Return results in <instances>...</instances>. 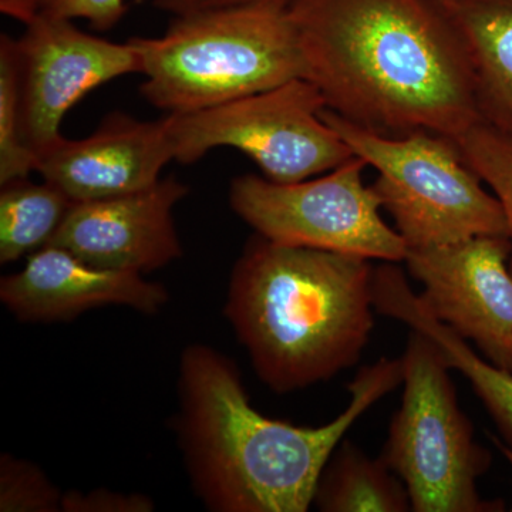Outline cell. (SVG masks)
Returning a JSON list of instances; mask_svg holds the SVG:
<instances>
[{"instance_id": "1", "label": "cell", "mask_w": 512, "mask_h": 512, "mask_svg": "<svg viewBox=\"0 0 512 512\" xmlns=\"http://www.w3.org/2000/svg\"><path fill=\"white\" fill-rule=\"evenodd\" d=\"M305 79L326 109L386 137L456 141L480 123L456 22L436 0H291Z\"/></svg>"}, {"instance_id": "2", "label": "cell", "mask_w": 512, "mask_h": 512, "mask_svg": "<svg viewBox=\"0 0 512 512\" xmlns=\"http://www.w3.org/2000/svg\"><path fill=\"white\" fill-rule=\"evenodd\" d=\"M403 383V360L359 370L350 402L328 424L301 427L254 409L234 360L187 346L178 367V446L192 490L212 512H306L350 427Z\"/></svg>"}, {"instance_id": "3", "label": "cell", "mask_w": 512, "mask_h": 512, "mask_svg": "<svg viewBox=\"0 0 512 512\" xmlns=\"http://www.w3.org/2000/svg\"><path fill=\"white\" fill-rule=\"evenodd\" d=\"M373 271L360 256L248 242L224 313L266 387L293 393L359 362L375 325Z\"/></svg>"}, {"instance_id": "4", "label": "cell", "mask_w": 512, "mask_h": 512, "mask_svg": "<svg viewBox=\"0 0 512 512\" xmlns=\"http://www.w3.org/2000/svg\"><path fill=\"white\" fill-rule=\"evenodd\" d=\"M140 92L167 114L195 113L305 77L288 9L232 8L175 16L163 36L128 39Z\"/></svg>"}, {"instance_id": "5", "label": "cell", "mask_w": 512, "mask_h": 512, "mask_svg": "<svg viewBox=\"0 0 512 512\" xmlns=\"http://www.w3.org/2000/svg\"><path fill=\"white\" fill-rule=\"evenodd\" d=\"M322 117L377 171L372 187L409 249L508 237L500 201L484 190L451 138L429 131L386 137L328 109Z\"/></svg>"}, {"instance_id": "6", "label": "cell", "mask_w": 512, "mask_h": 512, "mask_svg": "<svg viewBox=\"0 0 512 512\" xmlns=\"http://www.w3.org/2000/svg\"><path fill=\"white\" fill-rule=\"evenodd\" d=\"M410 330L402 356V406L380 456L406 485L412 511H504L503 501L484 500L478 491L491 454L477 443L458 404L451 367L433 340Z\"/></svg>"}, {"instance_id": "7", "label": "cell", "mask_w": 512, "mask_h": 512, "mask_svg": "<svg viewBox=\"0 0 512 512\" xmlns=\"http://www.w3.org/2000/svg\"><path fill=\"white\" fill-rule=\"evenodd\" d=\"M325 109L318 87L298 77L212 109L167 114L174 160L190 165L229 147L251 158L274 183L318 177L355 157L323 120Z\"/></svg>"}, {"instance_id": "8", "label": "cell", "mask_w": 512, "mask_h": 512, "mask_svg": "<svg viewBox=\"0 0 512 512\" xmlns=\"http://www.w3.org/2000/svg\"><path fill=\"white\" fill-rule=\"evenodd\" d=\"M366 167L355 156L329 173L291 184L241 175L229 188V204L256 234L276 244L399 264L409 247L380 215L382 201L363 180Z\"/></svg>"}, {"instance_id": "9", "label": "cell", "mask_w": 512, "mask_h": 512, "mask_svg": "<svg viewBox=\"0 0 512 512\" xmlns=\"http://www.w3.org/2000/svg\"><path fill=\"white\" fill-rule=\"evenodd\" d=\"M23 140L39 158L62 138L70 110L97 87L143 64L130 40L114 43L90 35L73 20L37 13L15 39Z\"/></svg>"}, {"instance_id": "10", "label": "cell", "mask_w": 512, "mask_h": 512, "mask_svg": "<svg viewBox=\"0 0 512 512\" xmlns=\"http://www.w3.org/2000/svg\"><path fill=\"white\" fill-rule=\"evenodd\" d=\"M508 237H476L409 249L407 269L423 286L421 303L488 362L512 372V272Z\"/></svg>"}, {"instance_id": "11", "label": "cell", "mask_w": 512, "mask_h": 512, "mask_svg": "<svg viewBox=\"0 0 512 512\" xmlns=\"http://www.w3.org/2000/svg\"><path fill=\"white\" fill-rule=\"evenodd\" d=\"M188 192L187 185L168 177L146 190L73 202L49 245L97 268L150 274L184 254L173 211Z\"/></svg>"}, {"instance_id": "12", "label": "cell", "mask_w": 512, "mask_h": 512, "mask_svg": "<svg viewBox=\"0 0 512 512\" xmlns=\"http://www.w3.org/2000/svg\"><path fill=\"white\" fill-rule=\"evenodd\" d=\"M173 160L167 116L141 121L116 111L90 136L60 138L39 158L36 171L70 200L93 201L153 187Z\"/></svg>"}, {"instance_id": "13", "label": "cell", "mask_w": 512, "mask_h": 512, "mask_svg": "<svg viewBox=\"0 0 512 512\" xmlns=\"http://www.w3.org/2000/svg\"><path fill=\"white\" fill-rule=\"evenodd\" d=\"M0 301L22 322L49 323L101 306L157 315L170 302V293L137 272L97 268L67 249L47 245L29 255L19 272L3 276Z\"/></svg>"}, {"instance_id": "14", "label": "cell", "mask_w": 512, "mask_h": 512, "mask_svg": "<svg viewBox=\"0 0 512 512\" xmlns=\"http://www.w3.org/2000/svg\"><path fill=\"white\" fill-rule=\"evenodd\" d=\"M473 70L480 119L512 137V0H448Z\"/></svg>"}, {"instance_id": "15", "label": "cell", "mask_w": 512, "mask_h": 512, "mask_svg": "<svg viewBox=\"0 0 512 512\" xmlns=\"http://www.w3.org/2000/svg\"><path fill=\"white\" fill-rule=\"evenodd\" d=\"M313 505L323 512L412 511L409 493L382 456L342 440L323 468Z\"/></svg>"}, {"instance_id": "16", "label": "cell", "mask_w": 512, "mask_h": 512, "mask_svg": "<svg viewBox=\"0 0 512 512\" xmlns=\"http://www.w3.org/2000/svg\"><path fill=\"white\" fill-rule=\"evenodd\" d=\"M73 200L56 185L28 178L2 185L0 262H16L47 247L72 208Z\"/></svg>"}, {"instance_id": "17", "label": "cell", "mask_w": 512, "mask_h": 512, "mask_svg": "<svg viewBox=\"0 0 512 512\" xmlns=\"http://www.w3.org/2000/svg\"><path fill=\"white\" fill-rule=\"evenodd\" d=\"M406 323L433 340L448 366L467 377L512 447V372L481 359L466 339L434 318L424 306L413 305L406 313Z\"/></svg>"}, {"instance_id": "18", "label": "cell", "mask_w": 512, "mask_h": 512, "mask_svg": "<svg viewBox=\"0 0 512 512\" xmlns=\"http://www.w3.org/2000/svg\"><path fill=\"white\" fill-rule=\"evenodd\" d=\"M37 157L26 146L15 39L0 37V185L28 178L36 171Z\"/></svg>"}, {"instance_id": "19", "label": "cell", "mask_w": 512, "mask_h": 512, "mask_svg": "<svg viewBox=\"0 0 512 512\" xmlns=\"http://www.w3.org/2000/svg\"><path fill=\"white\" fill-rule=\"evenodd\" d=\"M454 143L468 167L493 190L503 207L511 242L512 272V137L480 121Z\"/></svg>"}, {"instance_id": "20", "label": "cell", "mask_w": 512, "mask_h": 512, "mask_svg": "<svg viewBox=\"0 0 512 512\" xmlns=\"http://www.w3.org/2000/svg\"><path fill=\"white\" fill-rule=\"evenodd\" d=\"M63 493L33 464L2 454L0 457V511H62Z\"/></svg>"}, {"instance_id": "21", "label": "cell", "mask_w": 512, "mask_h": 512, "mask_svg": "<svg viewBox=\"0 0 512 512\" xmlns=\"http://www.w3.org/2000/svg\"><path fill=\"white\" fill-rule=\"evenodd\" d=\"M39 13L52 18L87 20L93 29L109 32L127 13L126 0H42Z\"/></svg>"}, {"instance_id": "22", "label": "cell", "mask_w": 512, "mask_h": 512, "mask_svg": "<svg viewBox=\"0 0 512 512\" xmlns=\"http://www.w3.org/2000/svg\"><path fill=\"white\" fill-rule=\"evenodd\" d=\"M154 503L144 494L119 493V491L97 488V490H72L63 494V512H151Z\"/></svg>"}, {"instance_id": "23", "label": "cell", "mask_w": 512, "mask_h": 512, "mask_svg": "<svg viewBox=\"0 0 512 512\" xmlns=\"http://www.w3.org/2000/svg\"><path fill=\"white\" fill-rule=\"evenodd\" d=\"M291 0H153L154 8L175 16L194 15L211 10L232 8H255V6H274L288 8Z\"/></svg>"}, {"instance_id": "24", "label": "cell", "mask_w": 512, "mask_h": 512, "mask_svg": "<svg viewBox=\"0 0 512 512\" xmlns=\"http://www.w3.org/2000/svg\"><path fill=\"white\" fill-rule=\"evenodd\" d=\"M40 5L42 0H0V12L26 25L39 13Z\"/></svg>"}, {"instance_id": "25", "label": "cell", "mask_w": 512, "mask_h": 512, "mask_svg": "<svg viewBox=\"0 0 512 512\" xmlns=\"http://www.w3.org/2000/svg\"><path fill=\"white\" fill-rule=\"evenodd\" d=\"M490 439L493 441L494 446L498 448V450L501 451V454L505 457V460L508 461V463L511 464L512 467V447L508 446L507 443H503L500 439H497V437L493 436V434H490ZM512 511V508H511Z\"/></svg>"}, {"instance_id": "26", "label": "cell", "mask_w": 512, "mask_h": 512, "mask_svg": "<svg viewBox=\"0 0 512 512\" xmlns=\"http://www.w3.org/2000/svg\"><path fill=\"white\" fill-rule=\"evenodd\" d=\"M436 2H439V3H446V2H448V0H436Z\"/></svg>"}]
</instances>
